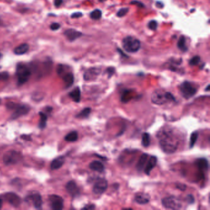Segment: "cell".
Returning <instances> with one entry per match:
<instances>
[{
  "mask_svg": "<svg viewBox=\"0 0 210 210\" xmlns=\"http://www.w3.org/2000/svg\"><path fill=\"white\" fill-rule=\"evenodd\" d=\"M179 90L182 96L189 99L194 96L197 92V88L194 84L190 81H185L179 86Z\"/></svg>",
  "mask_w": 210,
  "mask_h": 210,
  "instance_id": "4",
  "label": "cell"
},
{
  "mask_svg": "<svg viewBox=\"0 0 210 210\" xmlns=\"http://www.w3.org/2000/svg\"><path fill=\"white\" fill-rule=\"evenodd\" d=\"M135 201L139 205H146L149 203L150 197L149 194L144 192H139L135 195Z\"/></svg>",
  "mask_w": 210,
  "mask_h": 210,
  "instance_id": "15",
  "label": "cell"
},
{
  "mask_svg": "<svg viewBox=\"0 0 210 210\" xmlns=\"http://www.w3.org/2000/svg\"><path fill=\"white\" fill-rule=\"evenodd\" d=\"M69 96L74 102L78 103L81 101V90L79 87H76L69 93Z\"/></svg>",
  "mask_w": 210,
  "mask_h": 210,
  "instance_id": "22",
  "label": "cell"
},
{
  "mask_svg": "<svg viewBox=\"0 0 210 210\" xmlns=\"http://www.w3.org/2000/svg\"><path fill=\"white\" fill-rule=\"evenodd\" d=\"M150 144V136L148 133H143L142 136V145L144 147H148Z\"/></svg>",
  "mask_w": 210,
  "mask_h": 210,
  "instance_id": "29",
  "label": "cell"
},
{
  "mask_svg": "<svg viewBox=\"0 0 210 210\" xmlns=\"http://www.w3.org/2000/svg\"><path fill=\"white\" fill-rule=\"evenodd\" d=\"M186 200L189 204H192L195 202L194 197L191 194L188 195V196H187V197H186Z\"/></svg>",
  "mask_w": 210,
  "mask_h": 210,
  "instance_id": "37",
  "label": "cell"
},
{
  "mask_svg": "<svg viewBox=\"0 0 210 210\" xmlns=\"http://www.w3.org/2000/svg\"><path fill=\"white\" fill-rule=\"evenodd\" d=\"M151 101L158 105H164L168 102H175L176 98L170 92H165L161 90L155 91L151 95Z\"/></svg>",
  "mask_w": 210,
  "mask_h": 210,
  "instance_id": "2",
  "label": "cell"
},
{
  "mask_svg": "<svg viewBox=\"0 0 210 210\" xmlns=\"http://www.w3.org/2000/svg\"><path fill=\"white\" fill-rule=\"evenodd\" d=\"M198 133L197 131H194L191 135V137H190V144H189V147L190 148H192L194 147V145L195 144V143L197 141V139L198 137Z\"/></svg>",
  "mask_w": 210,
  "mask_h": 210,
  "instance_id": "31",
  "label": "cell"
},
{
  "mask_svg": "<svg viewBox=\"0 0 210 210\" xmlns=\"http://www.w3.org/2000/svg\"><path fill=\"white\" fill-rule=\"evenodd\" d=\"M106 72L108 74V77L110 78V77H112L113 76V75L115 74V69L113 67H108V68H107L106 70Z\"/></svg>",
  "mask_w": 210,
  "mask_h": 210,
  "instance_id": "36",
  "label": "cell"
},
{
  "mask_svg": "<svg viewBox=\"0 0 210 210\" xmlns=\"http://www.w3.org/2000/svg\"><path fill=\"white\" fill-rule=\"evenodd\" d=\"M60 27V25L58 23H53L50 26V29L52 30H57Z\"/></svg>",
  "mask_w": 210,
  "mask_h": 210,
  "instance_id": "39",
  "label": "cell"
},
{
  "mask_svg": "<svg viewBox=\"0 0 210 210\" xmlns=\"http://www.w3.org/2000/svg\"><path fill=\"white\" fill-rule=\"evenodd\" d=\"M209 91V84H208L206 86V88L205 89V91Z\"/></svg>",
  "mask_w": 210,
  "mask_h": 210,
  "instance_id": "47",
  "label": "cell"
},
{
  "mask_svg": "<svg viewBox=\"0 0 210 210\" xmlns=\"http://www.w3.org/2000/svg\"><path fill=\"white\" fill-rule=\"evenodd\" d=\"M159 146L162 151L167 154L175 153L179 145V139L170 126L161 128L157 133Z\"/></svg>",
  "mask_w": 210,
  "mask_h": 210,
  "instance_id": "1",
  "label": "cell"
},
{
  "mask_svg": "<svg viewBox=\"0 0 210 210\" xmlns=\"http://www.w3.org/2000/svg\"><path fill=\"white\" fill-rule=\"evenodd\" d=\"M51 208L54 210H61L64 208V200L57 195H52L50 197Z\"/></svg>",
  "mask_w": 210,
  "mask_h": 210,
  "instance_id": "10",
  "label": "cell"
},
{
  "mask_svg": "<svg viewBox=\"0 0 210 210\" xmlns=\"http://www.w3.org/2000/svg\"><path fill=\"white\" fill-rule=\"evenodd\" d=\"M100 69L97 68H91L85 72L83 75L84 80L86 81H91L95 80L100 74Z\"/></svg>",
  "mask_w": 210,
  "mask_h": 210,
  "instance_id": "13",
  "label": "cell"
},
{
  "mask_svg": "<svg viewBox=\"0 0 210 210\" xmlns=\"http://www.w3.org/2000/svg\"><path fill=\"white\" fill-rule=\"evenodd\" d=\"M96 208V206L95 205H86L84 207H83V209H94Z\"/></svg>",
  "mask_w": 210,
  "mask_h": 210,
  "instance_id": "42",
  "label": "cell"
},
{
  "mask_svg": "<svg viewBox=\"0 0 210 210\" xmlns=\"http://www.w3.org/2000/svg\"><path fill=\"white\" fill-rule=\"evenodd\" d=\"M66 190L67 192L72 197L75 198L80 195V191L76 182L74 181H71L66 184Z\"/></svg>",
  "mask_w": 210,
  "mask_h": 210,
  "instance_id": "11",
  "label": "cell"
},
{
  "mask_svg": "<svg viewBox=\"0 0 210 210\" xmlns=\"http://www.w3.org/2000/svg\"><path fill=\"white\" fill-rule=\"evenodd\" d=\"M39 115L40 116V120L38 126L40 128L43 129L46 126V123H47V120H48V116L46 115L45 113L42 112H40L39 113Z\"/></svg>",
  "mask_w": 210,
  "mask_h": 210,
  "instance_id": "25",
  "label": "cell"
},
{
  "mask_svg": "<svg viewBox=\"0 0 210 210\" xmlns=\"http://www.w3.org/2000/svg\"><path fill=\"white\" fill-rule=\"evenodd\" d=\"M82 15H83V14L81 12H75L73 14H72L71 17L72 18H79V17H81Z\"/></svg>",
  "mask_w": 210,
  "mask_h": 210,
  "instance_id": "43",
  "label": "cell"
},
{
  "mask_svg": "<svg viewBox=\"0 0 210 210\" xmlns=\"http://www.w3.org/2000/svg\"><path fill=\"white\" fill-rule=\"evenodd\" d=\"M8 107L14 110V112L11 115V119L12 120L17 119L22 116L27 114L30 111V107L27 105L17 104L12 102H11L8 105Z\"/></svg>",
  "mask_w": 210,
  "mask_h": 210,
  "instance_id": "6",
  "label": "cell"
},
{
  "mask_svg": "<svg viewBox=\"0 0 210 210\" xmlns=\"http://www.w3.org/2000/svg\"><path fill=\"white\" fill-rule=\"evenodd\" d=\"M78 139V133L75 131L69 133L65 137V141L70 143L75 142L77 141Z\"/></svg>",
  "mask_w": 210,
  "mask_h": 210,
  "instance_id": "24",
  "label": "cell"
},
{
  "mask_svg": "<svg viewBox=\"0 0 210 210\" xmlns=\"http://www.w3.org/2000/svg\"><path fill=\"white\" fill-rule=\"evenodd\" d=\"M131 90L126 89L122 92L121 96V101L123 102H128L131 99Z\"/></svg>",
  "mask_w": 210,
  "mask_h": 210,
  "instance_id": "30",
  "label": "cell"
},
{
  "mask_svg": "<svg viewBox=\"0 0 210 210\" xmlns=\"http://www.w3.org/2000/svg\"><path fill=\"white\" fill-rule=\"evenodd\" d=\"M5 198L6 200L12 206L14 207H18L21 203L20 198L15 194L12 192L6 193L5 195Z\"/></svg>",
  "mask_w": 210,
  "mask_h": 210,
  "instance_id": "12",
  "label": "cell"
},
{
  "mask_svg": "<svg viewBox=\"0 0 210 210\" xmlns=\"http://www.w3.org/2000/svg\"><path fill=\"white\" fill-rule=\"evenodd\" d=\"M128 11H129V9L128 8H122L118 11L117 13H116V15L119 17H124L128 12Z\"/></svg>",
  "mask_w": 210,
  "mask_h": 210,
  "instance_id": "34",
  "label": "cell"
},
{
  "mask_svg": "<svg viewBox=\"0 0 210 210\" xmlns=\"http://www.w3.org/2000/svg\"><path fill=\"white\" fill-rule=\"evenodd\" d=\"M108 188V182L105 178L99 177L96 181L92 188V192L95 194L100 195L103 194Z\"/></svg>",
  "mask_w": 210,
  "mask_h": 210,
  "instance_id": "9",
  "label": "cell"
},
{
  "mask_svg": "<svg viewBox=\"0 0 210 210\" xmlns=\"http://www.w3.org/2000/svg\"><path fill=\"white\" fill-rule=\"evenodd\" d=\"M3 206V200L0 198V209L2 208Z\"/></svg>",
  "mask_w": 210,
  "mask_h": 210,
  "instance_id": "46",
  "label": "cell"
},
{
  "mask_svg": "<svg viewBox=\"0 0 210 210\" xmlns=\"http://www.w3.org/2000/svg\"><path fill=\"white\" fill-rule=\"evenodd\" d=\"M29 44L26 43H24V44H20L19 46H17V47H16L14 49V52L17 55H22V54H26L29 51Z\"/></svg>",
  "mask_w": 210,
  "mask_h": 210,
  "instance_id": "23",
  "label": "cell"
},
{
  "mask_svg": "<svg viewBox=\"0 0 210 210\" xmlns=\"http://www.w3.org/2000/svg\"><path fill=\"white\" fill-rule=\"evenodd\" d=\"M123 47L128 53H136L141 48V42L132 36H126L123 40Z\"/></svg>",
  "mask_w": 210,
  "mask_h": 210,
  "instance_id": "5",
  "label": "cell"
},
{
  "mask_svg": "<svg viewBox=\"0 0 210 210\" xmlns=\"http://www.w3.org/2000/svg\"><path fill=\"white\" fill-rule=\"evenodd\" d=\"M91 112V108L89 107H86L84 108L83 110H82L78 114L76 115V117L78 119H86L88 118L89 115H90Z\"/></svg>",
  "mask_w": 210,
  "mask_h": 210,
  "instance_id": "27",
  "label": "cell"
},
{
  "mask_svg": "<svg viewBox=\"0 0 210 210\" xmlns=\"http://www.w3.org/2000/svg\"><path fill=\"white\" fill-rule=\"evenodd\" d=\"M157 22L155 20H151L149 22V24H148V27L149 28V29L152 30H156L157 29Z\"/></svg>",
  "mask_w": 210,
  "mask_h": 210,
  "instance_id": "35",
  "label": "cell"
},
{
  "mask_svg": "<svg viewBox=\"0 0 210 210\" xmlns=\"http://www.w3.org/2000/svg\"><path fill=\"white\" fill-rule=\"evenodd\" d=\"M161 203L163 207L170 209H180L182 206L181 199L173 195L163 198Z\"/></svg>",
  "mask_w": 210,
  "mask_h": 210,
  "instance_id": "7",
  "label": "cell"
},
{
  "mask_svg": "<svg viewBox=\"0 0 210 210\" xmlns=\"http://www.w3.org/2000/svg\"><path fill=\"white\" fill-rule=\"evenodd\" d=\"M200 61V57L198 56H195L193 57L189 61V65L191 66H194L197 65V64H199Z\"/></svg>",
  "mask_w": 210,
  "mask_h": 210,
  "instance_id": "33",
  "label": "cell"
},
{
  "mask_svg": "<svg viewBox=\"0 0 210 210\" xmlns=\"http://www.w3.org/2000/svg\"><path fill=\"white\" fill-rule=\"evenodd\" d=\"M197 161V165L201 170H203L206 171L208 169V162L206 158H199Z\"/></svg>",
  "mask_w": 210,
  "mask_h": 210,
  "instance_id": "26",
  "label": "cell"
},
{
  "mask_svg": "<svg viewBox=\"0 0 210 210\" xmlns=\"http://www.w3.org/2000/svg\"><path fill=\"white\" fill-rule=\"evenodd\" d=\"M89 168L95 171H97L99 173H103L105 170V167L103 165V163L100 161L95 160L90 163L89 165Z\"/></svg>",
  "mask_w": 210,
  "mask_h": 210,
  "instance_id": "18",
  "label": "cell"
},
{
  "mask_svg": "<svg viewBox=\"0 0 210 210\" xmlns=\"http://www.w3.org/2000/svg\"><path fill=\"white\" fill-rule=\"evenodd\" d=\"M177 47L180 50L184 52H185L188 50V48H187L185 44V38L184 37V36H180L177 42Z\"/></svg>",
  "mask_w": 210,
  "mask_h": 210,
  "instance_id": "28",
  "label": "cell"
},
{
  "mask_svg": "<svg viewBox=\"0 0 210 210\" xmlns=\"http://www.w3.org/2000/svg\"><path fill=\"white\" fill-rule=\"evenodd\" d=\"M31 76L30 68L24 64H19L16 67V77L19 85L27 82Z\"/></svg>",
  "mask_w": 210,
  "mask_h": 210,
  "instance_id": "3",
  "label": "cell"
},
{
  "mask_svg": "<svg viewBox=\"0 0 210 210\" xmlns=\"http://www.w3.org/2000/svg\"><path fill=\"white\" fill-rule=\"evenodd\" d=\"M157 163V158L155 156H151L147 160L144 172L147 176H149L152 170L156 167Z\"/></svg>",
  "mask_w": 210,
  "mask_h": 210,
  "instance_id": "14",
  "label": "cell"
},
{
  "mask_svg": "<svg viewBox=\"0 0 210 210\" xmlns=\"http://www.w3.org/2000/svg\"><path fill=\"white\" fill-rule=\"evenodd\" d=\"M65 86L67 88L71 87L74 82V76L71 72H67L62 76Z\"/></svg>",
  "mask_w": 210,
  "mask_h": 210,
  "instance_id": "21",
  "label": "cell"
},
{
  "mask_svg": "<svg viewBox=\"0 0 210 210\" xmlns=\"http://www.w3.org/2000/svg\"><path fill=\"white\" fill-rule=\"evenodd\" d=\"M130 4L136 5L137 6H138L139 8H144V5L143 3H141V2H139V1H136V0H134V1L131 2L130 3Z\"/></svg>",
  "mask_w": 210,
  "mask_h": 210,
  "instance_id": "38",
  "label": "cell"
},
{
  "mask_svg": "<svg viewBox=\"0 0 210 210\" xmlns=\"http://www.w3.org/2000/svg\"><path fill=\"white\" fill-rule=\"evenodd\" d=\"M0 104H1V99H0Z\"/></svg>",
  "mask_w": 210,
  "mask_h": 210,
  "instance_id": "49",
  "label": "cell"
},
{
  "mask_svg": "<svg viewBox=\"0 0 210 210\" xmlns=\"http://www.w3.org/2000/svg\"><path fill=\"white\" fill-rule=\"evenodd\" d=\"M9 75L6 72H3L0 73V81L2 80H6L8 78Z\"/></svg>",
  "mask_w": 210,
  "mask_h": 210,
  "instance_id": "40",
  "label": "cell"
},
{
  "mask_svg": "<svg viewBox=\"0 0 210 210\" xmlns=\"http://www.w3.org/2000/svg\"><path fill=\"white\" fill-rule=\"evenodd\" d=\"M64 35L71 41H74L82 36V33L75 29H68L64 32Z\"/></svg>",
  "mask_w": 210,
  "mask_h": 210,
  "instance_id": "16",
  "label": "cell"
},
{
  "mask_svg": "<svg viewBox=\"0 0 210 210\" xmlns=\"http://www.w3.org/2000/svg\"><path fill=\"white\" fill-rule=\"evenodd\" d=\"M176 188L177 189L184 191L185 189H186V185L184 184H179L176 185Z\"/></svg>",
  "mask_w": 210,
  "mask_h": 210,
  "instance_id": "41",
  "label": "cell"
},
{
  "mask_svg": "<svg viewBox=\"0 0 210 210\" xmlns=\"http://www.w3.org/2000/svg\"><path fill=\"white\" fill-rule=\"evenodd\" d=\"M90 17L93 20H99L102 17V11L100 9H95L91 12Z\"/></svg>",
  "mask_w": 210,
  "mask_h": 210,
  "instance_id": "32",
  "label": "cell"
},
{
  "mask_svg": "<svg viewBox=\"0 0 210 210\" xmlns=\"http://www.w3.org/2000/svg\"><path fill=\"white\" fill-rule=\"evenodd\" d=\"M149 155L147 153H143L141 157H140L137 163L136 164V169L139 172H141L144 170L145 166L146 165V163L148 160Z\"/></svg>",
  "mask_w": 210,
  "mask_h": 210,
  "instance_id": "17",
  "label": "cell"
},
{
  "mask_svg": "<svg viewBox=\"0 0 210 210\" xmlns=\"http://www.w3.org/2000/svg\"><path fill=\"white\" fill-rule=\"evenodd\" d=\"M99 1L100 2H104L106 1V0H99Z\"/></svg>",
  "mask_w": 210,
  "mask_h": 210,
  "instance_id": "48",
  "label": "cell"
},
{
  "mask_svg": "<svg viewBox=\"0 0 210 210\" xmlns=\"http://www.w3.org/2000/svg\"><path fill=\"white\" fill-rule=\"evenodd\" d=\"M156 6L159 8H163V4L161 3V2H158L156 3Z\"/></svg>",
  "mask_w": 210,
  "mask_h": 210,
  "instance_id": "45",
  "label": "cell"
},
{
  "mask_svg": "<svg viewBox=\"0 0 210 210\" xmlns=\"http://www.w3.org/2000/svg\"><path fill=\"white\" fill-rule=\"evenodd\" d=\"M65 163V158L62 156L58 157L54 159L51 163V169L52 170H56L60 168Z\"/></svg>",
  "mask_w": 210,
  "mask_h": 210,
  "instance_id": "19",
  "label": "cell"
},
{
  "mask_svg": "<svg viewBox=\"0 0 210 210\" xmlns=\"http://www.w3.org/2000/svg\"><path fill=\"white\" fill-rule=\"evenodd\" d=\"M63 3V0H54V5L56 7H59Z\"/></svg>",
  "mask_w": 210,
  "mask_h": 210,
  "instance_id": "44",
  "label": "cell"
},
{
  "mask_svg": "<svg viewBox=\"0 0 210 210\" xmlns=\"http://www.w3.org/2000/svg\"><path fill=\"white\" fill-rule=\"evenodd\" d=\"M22 158L21 153L15 150H9L5 153L3 156V162L6 165H12L17 164Z\"/></svg>",
  "mask_w": 210,
  "mask_h": 210,
  "instance_id": "8",
  "label": "cell"
},
{
  "mask_svg": "<svg viewBox=\"0 0 210 210\" xmlns=\"http://www.w3.org/2000/svg\"><path fill=\"white\" fill-rule=\"evenodd\" d=\"M30 200L32 201L34 207L36 209H40L41 208L43 200L41 196L38 193H35L31 196H30Z\"/></svg>",
  "mask_w": 210,
  "mask_h": 210,
  "instance_id": "20",
  "label": "cell"
}]
</instances>
